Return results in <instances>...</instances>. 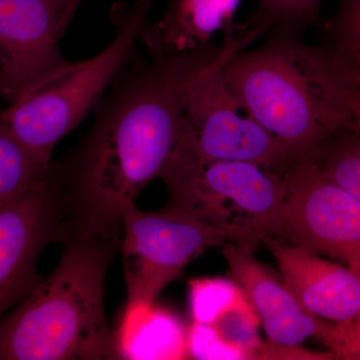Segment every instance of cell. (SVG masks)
I'll return each instance as SVG.
<instances>
[{
	"mask_svg": "<svg viewBox=\"0 0 360 360\" xmlns=\"http://www.w3.org/2000/svg\"><path fill=\"white\" fill-rule=\"evenodd\" d=\"M155 56L116 85L77 158L73 186L78 224L101 231L120 224L123 210L162 177L182 139V97L206 56L200 51Z\"/></svg>",
	"mask_w": 360,
	"mask_h": 360,
	"instance_id": "obj_1",
	"label": "cell"
},
{
	"mask_svg": "<svg viewBox=\"0 0 360 360\" xmlns=\"http://www.w3.org/2000/svg\"><path fill=\"white\" fill-rule=\"evenodd\" d=\"M115 236L77 225L53 271L0 319V360L120 356L104 312Z\"/></svg>",
	"mask_w": 360,
	"mask_h": 360,
	"instance_id": "obj_2",
	"label": "cell"
},
{
	"mask_svg": "<svg viewBox=\"0 0 360 360\" xmlns=\"http://www.w3.org/2000/svg\"><path fill=\"white\" fill-rule=\"evenodd\" d=\"M225 84L253 120L300 158L352 124L347 87L335 61L293 44L224 59Z\"/></svg>",
	"mask_w": 360,
	"mask_h": 360,
	"instance_id": "obj_3",
	"label": "cell"
},
{
	"mask_svg": "<svg viewBox=\"0 0 360 360\" xmlns=\"http://www.w3.org/2000/svg\"><path fill=\"white\" fill-rule=\"evenodd\" d=\"M153 2L116 4V34L105 49L85 60L63 59L0 110V122L41 165L51 167L56 144L79 124L127 65L148 25Z\"/></svg>",
	"mask_w": 360,
	"mask_h": 360,
	"instance_id": "obj_4",
	"label": "cell"
},
{
	"mask_svg": "<svg viewBox=\"0 0 360 360\" xmlns=\"http://www.w3.org/2000/svg\"><path fill=\"white\" fill-rule=\"evenodd\" d=\"M120 224L129 314L153 307L161 291L207 248L234 243L255 250L265 234L248 225L217 224L174 205L160 212L130 206Z\"/></svg>",
	"mask_w": 360,
	"mask_h": 360,
	"instance_id": "obj_5",
	"label": "cell"
},
{
	"mask_svg": "<svg viewBox=\"0 0 360 360\" xmlns=\"http://www.w3.org/2000/svg\"><path fill=\"white\" fill-rule=\"evenodd\" d=\"M172 205L220 225L243 224L283 238L285 184L271 168L248 161H205L179 148L161 177Z\"/></svg>",
	"mask_w": 360,
	"mask_h": 360,
	"instance_id": "obj_6",
	"label": "cell"
},
{
	"mask_svg": "<svg viewBox=\"0 0 360 360\" xmlns=\"http://www.w3.org/2000/svg\"><path fill=\"white\" fill-rule=\"evenodd\" d=\"M233 49L208 56L189 78L182 97L180 148L200 160L290 167L302 158L253 120L225 84L221 66Z\"/></svg>",
	"mask_w": 360,
	"mask_h": 360,
	"instance_id": "obj_7",
	"label": "cell"
},
{
	"mask_svg": "<svg viewBox=\"0 0 360 360\" xmlns=\"http://www.w3.org/2000/svg\"><path fill=\"white\" fill-rule=\"evenodd\" d=\"M283 238L360 274V201L322 174L315 156L284 176Z\"/></svg>",
	"mask_w": 360,
	"mask_h": 360,
	"instance_id": "obj_8",
	"label": "cell"
},
{
	"mask_svg": "<svg viewBox=\"0 0 360 360\" xmlns=\"http://www.w3.org/2000/svg\"><path fill=\"white\" fill-rule=\"evenodd\" d=\"M72 0H0V94L13 103L63 60Z\"/></svg>",
	"mask_w": 360,
	"mask_h": 360,
	"instance_id": "obj_9",
	"label": "cell"
},
{
	"mask_svg": "<svg viewBox=\"0 0 360 360\" xmlns=\"http://www.w3.org/2000/svg\"><path fill=\"white\" fill-rule=\"evenodd\" d=\"M61 207L52 179L0 207V319L41 281L37 262L60 234Z\"/></svg>",
	"mask_w": 360,
	"mask_h": 360,
	"instance_id": "obj_10",
	"label": "cell"
},
{
	"mask_svg": "<svg viewBox=\"0 0 360 360\" xmlns=\"http://www.w3.org/2000/svg\"><path fill=\"white\" fill-rule=\"evenodd\" d=\"M264 243L276 257L283 283L315 316L335 323L360 315V274L319 257L305 246L286 245L265 233Z\"/></svg>",
	"mask_w": 360,
	"mask_h": 360,
	"instance_id": "obj_11",
	"label": "cell"
},
{
	"mask_svg": "<svg viewBox=\"0 0 360 360\" xmlns=\"http://www.w3.org/2000/svg\"><path fill=\"white\" fill-rule=\"evenodd\" d=\"M224 255L269 341L300 345L309 338L321 340L326 338L335 322L315 316L303 309L283 281L258 262L253 250L226 243Z\"/></svg>",
	"mask_w": 360,
	"mask_h": 360,
	"instance_id": "obj_12",
	"label": "cell"
},
{
	"mask_svg": "<svg viewBox=\"0 0 360 360\" xmlns=\"http://www.w3.org/2000/svg\"><path fill=\"white\" fill-rule=\"evenodd\" d=\"M240 0H170L162 20L142 32L155 56L200 51L213 33L232 20Z\"/></svg>",
	"mask_w": 360,
	"mask_h": 360,
	"instance_id": "obj_13",
	"label": "cell"
},
{
	"mask_svg": "<svg viewBox=\"0 0 360 360\" xmlns=\"http://www.w3.org/2000/svg\"><path fill=\"white\" fill-rule=\"evenodd\" d=\"M51 179V167L32 158L0 122V207Z\"/></svg>",
	"mask_w": 360,
	"mask_h": 360,
	"instance_id": "obj_14",
	"label": "cell"
},
{
	"mask_svg": "<svg viewBox=\"0 0 360 360\" xmlns=\"http://www.w3.org/2000/svg\"><path fill=\"white\" fill-rule=\"evenodd\" d=\"M259 323L257 314L243 295L222 309L207 326L224 343L240 352L245 359H255L257 347L262 342L257 333Z\"/></svg>",
	"mask_w": 360,
	"mask_h": 360,
	"instance_id": "obj_15",
	"label": "cell"
},
{
	"mask_svg": "<svg viewBox=\"0 0 360 360\" xmlns=\"http://www.w3.org/2000/svg\"><path fill=\"white\" fill-rule=\"evenodd\" d=\"M315 160L322 174L360 201V139L319 153Z\"/></svg>",
	"mask_w": 360,
	"mask_h": 360,
	"instance_id": "obj_16",
	"label": "cell"
},
{
	"mask_svg": "<svg viewBox=\"0 0 360 360\" xmlns=\"http://www.w3.org/2000/svg\"><path fill=\"white\" fill-rule=\"evenodd\" d=\"M245 295L240 288L225 279H196L191 283L194 322L210 324L215 316Z\"/></svg>",
	"mask_w": 360,
	"mask_h": 360,
	"instance_id": "obj_17",
	"label": "cell"
},
{
	"mask_svg": "<svg viewBox=\"0 0 360 360\" xmlns=\"http://www.w3.org/2000/svg\"><path fill=\"white\" fill-rule=\"evenodd\" d=\"M187 355L198 359H245L238 350L220 340L207 324L194 322L186 340Z\"/></svg>",
	"mask_w": 360,
	"mask_h": 360,
	"instance_id": "obj_18",
	"label": "cell"
},
{
	"mask_svg": "<svg viewBox=\"0 0 360 360\" xmlns=\"http://www.w3.org/2000/svg\"><path fill=\"white\" fill-rule=\"evenodd\" d=\"M335 359L360 360V315L340 323H333L322 340Z\"/></svg>",
	"mask_w": 360,
	"mask_h": 360,
	"instance_id": "obj_19",
	"label": "cell"
},
{
	"mask_svg": "<svg viewBox=\"0 0 360 360\" xmlns=\"http://www.w3.org/2000/svg\"><path fill=\"white\" fill-rule=\"evenodd\" d=\"M319 2L321 0H260V8L264 20H290L311 13Z\"/></svg>",
	"mask_w": 360,
	"mask_h": 360,
	"instance_id": "obj_20",
	"label": "cell"
},
{
	"mask_svg": "<svg viewBox=\"0 0 360 360\" xmlns=\"http://www.w3.org/2000/svg\"><path fill=\"white\" fill-rule=\"evenodd\" d=\"M255 359H335L333 352H316L303 349L298 345H283L278 343L262 342L255 352Z\"/></svg>",
	"mask_w": 360,
	"mask_h": 360,
	"instance_id": "obj_21",
	"label": "cell"
},
{
	"mask_svg": "<svg viewBox=\"0 0 360 360\" xmlns=\"http://www.w3.org/2000/svg\"><path fill=\"white\" fill-rule=\"evenodd\" d=\"M335 63L347 85L360 89V40L347 39Z\"/></svg>",
	"mask_w": 360,
	"mask_h": 360,
	"instance_id": "obj_22",
	"label": "cell"
},
{
	"mask_svg": "<svg viewBox=\"0 0 360 360\" xmlns=\"http://www.w3.org/2000/svg\"><path fill=\"white\" fill-rule=\"evenodd\" d=\"M345 20L347 39L360 40V0H349Z\"/></svg>",
	"mask_w": 360,
	"mask_h": 360,
	"instance_id": "obj_23",
	"label": "cell"
},
{
	"mask_svg": "<svg viewBox=\"0 0 360 360\" xmlns=\"http://www.w3.org/2000/svg\"><path fill=\"white\" fill-rule=\"evenodd\" d=\"M347 86L348 108L352 115V123L360 131V89H354L347 84Z\"/></svg>",
	"mask_w": 360,
	"mask_h": 360,
	"instance_id": "obj_24",
	"label": "cell"
},
{
	"mask_svg": "<svg viewBox=\"0 0 360 360\" xmlns=\"http://www.w3.org/2000/svg\"><path fill=\"white\" fill-rule=\"evenodd\" d=\"M80 0H72L71 1V6H70V14L71 16H73V14H75V11H77V6H79Z\"/></svg>",
	"mask_w": 360,
	"mask_h": 360,
	"instance_id": "obj_25",
	"label": "cell"
},
{
	"mask_svg": "<svg viewBox=\"0 0 360 360\" xmlns=\"http://www.w3.org/2000/svg\"></svg>",
	"mask_w": 360,
	"mask_h": 360,
	"instance_id": "obj_26",
	"label": "cell"
}]
</instances>
